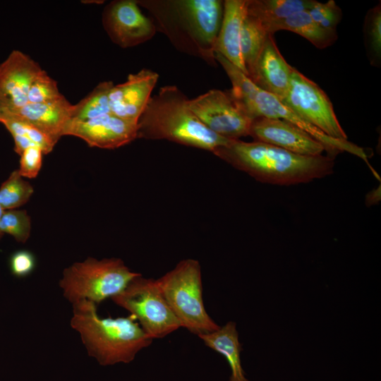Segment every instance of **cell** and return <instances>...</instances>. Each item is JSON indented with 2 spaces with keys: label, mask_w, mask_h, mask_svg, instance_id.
Masks as SVG:
<instances>
[{
  "label": "cell",
  "mask_w": 381,
  "mask_h": 381,
  "mask_svg": "<svg viewBox=\"0 0 381 381\" xmlns=\"http://www.w3.org/2000/svg\"><path fill=\"white\" fill-rule=\"evenodd\" d=\"M365 37L371 60L377 63L381 55V8L380 4L371 9L366 16Z\"/></svg>",
  "instance_id": "f1b7e54d"
},
{
  "label": "cell",
  "mask_w": 381,
  "mask_h": 381,
  "mask_svg": "<svg viewBox=\"0 0 381 381\" xmlns=\"http://www.w3.org/2000/svg\"><path fill=\"white\" fill-rule=\"evenodd\" d=\"M174 4L192 37L214 53L223 16L222 1L183 0L174 1Z\"/></svg>",
  "instance_id": "9a60e30c"
},
{
  "label": "cell",
  "mask_w": 381,
  "mask_h": 381,
  "mask_svg": "<svg viewBox=\"0 0 381 381\" xmlns=\"http://www.w3.org/2000/svg\"><path fill=\"white\" fill-rule=\"evenodd\" d=\"M249 135L255 141L270 144L291 152L318 156L325 146L294 124L282 119L260 117L252 121Z\"/></svg>",
  "instance_id": "7c38bea8"
},
{
  "label": "cell",
  "mask_w": 381,
  "mask_h": 381,
  "mask_svg": "<svg viewBox=\"0 0 381 381\" xmlns=\"http://www.w3.org/2000/svg\"><path fill=\"white\" fill-rule=\"evenodd\" d=\"M43 155L41 148L37 146L25 149L20 155L19 169H17L20 175L28 179L37 177L42 165Z\"/></svg>",
  "instance_id": "f546056e"
},
{
  "label": "cell",
  "mask_w": 381,
  "mask_h": 381,
  "mask_svg": "<svg viewBox=\"0 0 381 381\" xmlns=\"http://www.w3.org/2000/svg\"><path fill=\"white\" fill-rule=\"evenodd\" d=\"M279 30H288L308 40L318 49L332 45L337 39V32L327 30L315 23L306 11L298 12L276 24L271 34Z\"/></svg>",
  "instance_id": "7402d4cb"
},
{
  "label": "cell",
  "mask_w": 381,
  "mask_h": 381,
  "mask_svg": "<svg viewBox=\"0 0 381 381\" xmlns=\"http://www.w3.org/2000/svg\"><path fill=\"white\" fill-rule=\"evenodd\" d=\"M380 186L370 191L365 196V203L368 207L377 204L380 201Z\"/></svg>",
  "instance_id": "1f68e13d"
},
{
  "label": "cell",
  "mask_w": 381,
  "mask_h": 381,
  "mask_svg": "<svg viewBox=\"0 0 381 381\" xmlns=\"http://www.w3.org/2000/svg\"><path fill=\"white\" fill-rule=\"evenodd\" d=\"M246 114L252 121L260 117L285 120L321 143L328 156L334 159L338 154L347 152L362 159L370 167L368 155L363 148L347 140H336L329 137L284 104L277 97L258 87L252 97Z\"/></svg>",
  "instance_id": "9c48e42d"
},
{
  "label": "cell",
  "mask_w": 381,
  "mask_h": 381,
  "mask_svg": "<svg viewBox=\"0 0 381 381\" xmlns=\"http://www.w3.org/2000/svg\"><path fill=\"white\" fill-rule=\"evenodd\" d=\"M6 109L2 104V103L0 102V119L2 117Z\"/></svg>",
  "instance_id": "d6a6232c"
},
{
  "label": "cell",
  "mask_w": 381,
  "mask_h": 381,
  "mask_svg": "<svg viewBox=\"0 0 381 381\" xmlns=\"http://www.w3.org/2000/svg\"><path fill=\"white\" fill-rule=\"evenodd\" d=\"M189 99L167 85L150 97L138 121L137 138L166 139L214 152L231 140L208 129L189 107Z\"/></svg>",
  "instance_id": "7a4b0ae2"
},
{
  "label": "cell",
  "mask_w": 381,
  "mask_h": 381,
  "mask_svg": "<svg viewBox=\"0 0 381 381\" xmlns=\"http://www.w3.org/2000/svg\"><path fill=\"white\" fill-rule=\"evenodd\" d=\"M64 97L57 83L47 73L42 71L32 82L28 95V103L39 104L52 102Z\"/></svg>",
  "instance_id": "4316f807"
},
{
  "label": "cell",
  "mask_w": 381,
  "mask_h": 381,
  "mask_svg": "<svg viewBox=\"0 0 381 381\" xmlns=\"http://www.w3.org/2000/svg\"><path fill=\"white\" fill-rule=\"evenodd\" d=\"M139 275L121 259L87 258L64 269L59 286L72 305L81 301L97 305L121 293Z\"/></svg>",
  "instance_id": "277c9868"
},
{
  "label": "cell",
  "mask_w": 381,
  "mask_h": 381,
  "mask_svg": "<svg viewBox=\"0 0 381 381\" xmlns=\"http://www.w3.org/2000/svg\"><path fill=\"white\" fill-rule=\"evenodd\" d=\"M269 35L262 24L246 12L241 32V52L247 76L252 71Z\"/></svg>",
  "instance_id": "603a6c76"
},
{
  "label": "cell",
  "mask_w": 381,
  "mask_h": 381,
  "mask_svg": "<svg viewBox=\"0 0 381 381\" xmlns=\"http://www.w3.org/2000/svg\"><path fill=\"white\" fill-rule=\"evenodd\" d=\"M211 349L222 354L226 359L230 368L229 381H249L245 376L241 365V344L238 340L236 324L229 321L217 330L198 336Z\"/></svg>",
  "instance_id": "d6986e66"
},
{
  "label": "cell",
  "mask_w": 381,
  "mask_h": 381,
  "mask_svg": "<svg viewBox=\"0 0 381 381\" xmlns=\"http://www.w3.org/2000/svg\"><path fill=\"white\" fill-rule=\"evenodd\" d=\"M159 75L157 73L143 69L128 75L127 80L114 85L109 95L112 114L128 121L138 123L143 112Z\"/></svg>",
  "instance_id": "5bb4252c"
},
{
  "label": "cell",
  "mask_w": 381,
  "mask_h": 381,
  "mask_svg": "<svg viewBox=\"0 0 381 381\" xmlns=\"http://www.w3.org/2000/svg\"><path fill=\"white\" fill-rule=\"evenodd\" d=\"M0 230L13 236L16 241L25 243L31 232V219L25 210H4L0 219Z\"/></svg>",
  "instance_id": "484cf974"
},
{
  "label": "cell",
  "mask_w": 381,
  "mask_h": 381,
  "mask_svg": "<svg viewBox=\"0 0 381 381\" xmlns=\"http://www.w3.org/2000/svg\"><path fill=\"white\" fill-rule=\"evenodd\" d=\"M157 282L181 327L197 336L219 327L204 306L201 269L198 260H181Z\"/></svg>",
  "instance_id": "5b68a950"
},
{
  "label": "cell",
  "mask_w": 381,
  "mask_h": 381,
  "mask_svg": "<svg viewBox=\"0 0 381 381\" xmlns=\"http://www.w3.org/2000/svg\"><path fill=\"white\" fill-rule=\"evenodd\" d=\"M214 53L222 55L247 75L241 52V32L246 15L247 0H226Z\"/></svg>",
  "instance_id": "ac0fdd59"
},
{
  "label": "cell",
  "mask_w": 381,
  "mask_h": 381,
  "mask_svg": "<svg viewBox=\"0 0 381 381\" xmlns=\"http://www.w3.org/2000/svg\"><path fill=\"white\" fill-rule=\"evenodd\" d=\"M313 0H247L248 14L255 18L267 33L286 18L302 11L308 10Z\"/></svg>",
  "instance_id": "ffe728a7"
},
{
  "label": "cell",
  "mask_w": 381,
  "mask_h": 381,
  "mask_svg": "<svg viewBox=\"0 0 381 381\" xmlns=\"http://www.w3.org/2000/svg\"><path fill=\"white\" fill-rule=\"evenodd\" d=\"M73 109L74 104L64 96L49 102L28 103L10 113L27 121L56 144L64 135L66 126L72 119Z\"/></svg>",
  "instance_id": "e0dca14e"
},
{
  "label": "cell",
  "mask_w": 381,
  "mask_h": 381,
  "mask_svg": "<svg viewBox=\"0 0 381 381\" xmlns=\"http://www.w3.org/2000/svg\"><path fill=\"white\" fill-rule=\"evenodd\" d=\"M33 192L32 185L16 169L0 187V206L4 210L18 208L29 200Z\"/></svg>",
  "instance_id": "d4e9b609"
},
{
  "label": "cell",
  "mask_w": 381,
  "mask_h": 381,
  "mask_svg": "<svg viewBox=\"0 0 381 381\" xmlns=\"http://www.w3.org/2000/svg\"><path fill=\"white\" fill-rule=\"evenodd\" d=\"M280 101L329 137L347 140L325 92L295 68L289 87Z\"/></svg>",
  "instance_id": "52a82bcc"
},
{
  "label": "cell",
  "mask_w": 381,
  "mask_h": 381,
  "mask_svg": "<svg viewBox=\"0 0 381 381\" xmlns=\"http://www.w3.org/2000/svg\"><path fill=\"white\" fill-rule=\"evenodd\" d=\"M103 21L111 40L123 48L145 42L156 32L152 22L141 12L136 1L131 0L110 4Z\"/></svg>",
  "instance_id": "30bf717a"
},
{
  "label": "cell",
  "mask_w": 381,
  "mask_h": 381,
  "mask_svg": "<svg viewBox=\"0 0 381 381\" xmlns=\"http://www.w3.org/2000/svg\"><path fill=\"white\" fill-rule=\"evenodd\" d=\"M0 123L11 133L14 140V151L20 155L27 148L37 146L44 155L49 153L56 143L48 136L20 116L5 110Z\"/></svg>",
  "instance_id": "44dd1931"
},
{
  "label": "cell",
  "mask_w": 381,
  "mask_h": 381,
  "mask_svg": "<svg viewBox=\"0 0 381 381\" xmlns=\"http://www.w3.org/2000/svg\"><path fill=\"white\" fill-rule=\"evenodd\" d=\"M73 306L71 326L80 336L88 355L102 365L128 363L152 339L135 322V318H100L97 305L81 301Z\"/></svg>",
  "instance_id": "3957f363"
},
{
  "label": "cell",
  "mask_w": 381,
  "mask_h": 381,
  "mask_svg": "<svg viewBox=\"0 0 381 381\" xmlns=\"http://www.w3.org/2000/svg\"><path fill=\"white\" fill-rule=\"evenodd\" d=\"M111 300L138 320L152 339L163 338L181 327L157 280L143 278L140 274Z\"/></svg>",
  "instance_id": "8992f818"
},
{
  "label": "cell",
  "mask_w": 381,
  "mask_h": 381,
  "mask_svg": "<svg viewBox=\"0 0 381 381\" xmlns=\"http://www.w3.org/2000/svg\"><path fill=\"white\" fill-rule=\"evenodd\" d=\"M4 212V210L1 208V207L0 206V219H1V215H2V214H3ZM2 236H3V233H2V232L1 231V230H0V239L1 238Z\"/></svg>",
  "instance_id": "836d02e7"
},
{
  "label": "cell",
  "mask_w": 381,
  "mask_h": 381,
  "mask_svg": "<svg viewBox=\"0 0 381 381\" xmlns=\"http://www.w3.org/2000/svg\"><path fill=\"white\" fill-rule=\"evenodd\" d=\"M189 107L211 131L230 140L249 135L252 120L235 104L227 92L210 90L189 99Z\"/></svg>",
  "instance_id": "ba28073f"
},
{
  "label": "cell",
  "mask_w": 381,
  "mask_h": 381,
  "mask_svg": "<svg viewBox=\"0 0 381 381\" xmlns=\"http://www.w3.org/2000/svg\"><path fill=\"white\" fill-rule=\"evenodd\" d=\"M293 69L270 34L248 77L261 90L282 99L289 87Z\"/></svg>",
  "instance_id": "2e32d148"
},
{
  "label": "cell",
  "mask_w": 381,
  "mask_h": 381,
  "mask_svg": "<svg viewBox=\"0 0 381 381\" xmlns=\"http://www.w3.org/2000/svg\"><path fill=\"white\" fill-rule=\"evenodd\" d=\"M213 153L259 181L281 186L308 183L333 173L334 158L305 156L262 142L231 140Z\"/></svg>",
  "instance_id": "6da1fadb"
},
{
  "label": "cell",
  "mask_w": 381,
  "mask_h": 381,
  "mask_svg": "<svg viewBox=\"0 0 381 381\" xmlns=\"http://www.w3.org/2000/svg\"><path fill=\"white\" fill-rule=\"evenodd\" d=\"M36 267V258L34 254L28 250L14 252L9 259V267L11 273L17 277H25L30 275Z\"/></svg>",
  "instance_id": "4dcf8cb0"
},
{
  "label": "cell",
  "mask_w": 381,
  "mask_h": 381,
  "mask_svg": "<svg viewBox=\"0 0 381 381\" xmlns=\"http://www.w3.org/2000/svg\"><path fill=\"white\" fill-rule=\"evenodd\" d=\"M42 71L40 65L19 50H13L0 64V102L13 112L28 104L30 86Z\"/></svg>",
  "instance_id": "4fadbf2b"
},
{
  "label": "cell",
  "mask_w": 381,
  "mask_h": 381,
  "mask_svg": "<svg viewBox=\"0 0 381 381\" xmlns=\"http://www.w3.org/2000/svg\"><path fill=\"white\" fill-rule=\"evenodd\" d=\"M307 11L313 20L321 27L332 32H337L336 28L341 19L342 12L334 0L325 3L316 1Z\"/></svg>",
  "instance_id": "83f0119b"
},
{
  "label": "cell",
  "mask_w": 381,
  "mask_h": 381,
  "mask_svg": "<svg viewBox=\"0 0 381 381\" xmlns=\"http://www.w3.org/2000/svg\"><path fill=\"white\" fill-rule=\"evenodd\" d=\"M113 86L111 81L99 83L87 97L74 104L71 119L85 121L111 114L109 95Z\"/></svg>",
  "instance_id": "cb8c5ba5"
},
{
  "label": "cell",
  "mask_w": 381,
  "mask_h": 381,
  "mask_svg": "<svg viewBox=\"0 0 381 381\" xmlns=\"http://www.w3.org/2000/svg\"><path fill=\"white\" fill-rule=\"evenodd\" d=\"M137 123L109 114L85 121L71 119L64 135L80 138L90 147L114 149L137 138Z\"/></svg>",
  "instance_id": "8fae6325"
}]
</instances>
